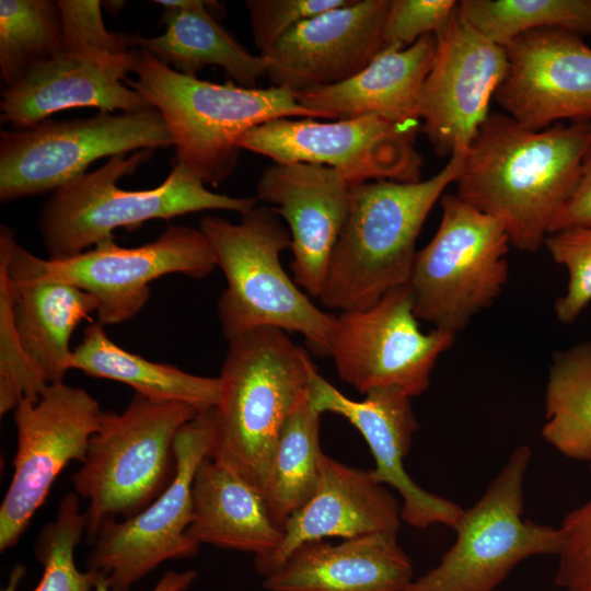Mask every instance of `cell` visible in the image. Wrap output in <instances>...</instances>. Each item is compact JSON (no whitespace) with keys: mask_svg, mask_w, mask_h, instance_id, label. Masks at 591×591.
Wrapping results in <instances>:
<instances>
[{"mask_svg":"<svg viewBox=\"0 0 591 591\" xmlns=\"http://www.w3.org/2000/svg\"><path fill=\"white\" fill-rule=\"evenodd\" d=\"M569 591H591V588L590 589L569 590Z\"/></svg>","mask_w":591,"mask_h":591,"instance_id":"obj_44","label":"cell"},{"mask_svg":"<svg viewBox=\"0 0 591 591\" xmlns=\"http://www.w3.org/2000/svg\"><path fill=\"white\" fill-rule=\"evenodd\" d=\"M11 281L14 322L26 355L49 385L63 383L73 351L71 335L97 311L96 298L66 282Z\"/></svg>","mask_w":591,"mask_h":591,"instance_id":"obj_27","label":"cell"},{"mask_svg":"<svg viewBox=\"0 0 591 591\" xmlns=\"http://www.w3.org/2000/svg\"><path fill=\"white\" fill-rule=\"evenodd\" d=\"M591 468V463H590ZM555 582L569 590L591 588V499L569 512L560 526Z\"/></svg>","mask_w":591,"mask_h":591,"instance_id":"obj_39","label":"cell"},{"mask_svg":"<svg viewBox=\"0 0 591 591\" xmlns=\"http://www.w3.org/2000/svg\"><path fill=\"white\" fill-rule=\"evenodd\" d=\"M457 10L473 28L502 47L540 28L591 35V0H463Z\"/></svg>","mask_w":591,"mask_h":591,"instance_id":"obj_31","label":"cell"},{"mask_svg":"<svg viewBox=\"0 0 591 591\" xmlns=\"http://www.w3.org/2000/svg\"><path fill=\"white\" fill-rule=\"evenodd\" d=\"M312 362L280 328L257 327L229 340L210 457L262 491L280 432L308 390Z\"/></svg>","mask_w":591,"mask_h":591,"instance_id":"obj_4","label":"cell"},{"mask_svg":"<svg viewBox=\"0 0 591 591\" xmlns=\"http://www.w3.org/2000/svg\"><path fill=\"white\" fill-rule=\"evenodd\" d=\"M193 511L187 534L199 545L253 553L254 559H262L283 538L262 491L210 456L194 478Z\"/></svg>","mask_w":591,"mask_h":591,"instance_id":"obj_25","label":"cell"},{"mask_svg":"<svg viewBox=\"0 0 591 591\" xmlns=\"http://www.w3.org/2000/svg\"><path fill=\"white\" fill-rule=\"evenodd\" d=\"M102 409L85 390L49 385L37 402L14 408L18 447L13 474L0 506V551L15 546L72 461L84 462Z\"/></svg>","mask_w":591,"mask_h":591,"instance_id":"obj_14","label":"cell"},{"mask_svg":"<svg viewBox=\"0 0 591 591\" xmlns=\"http://www.w3.org/2000/svg\"><path fill=\"white\" fill-rule=\"evenodd\" d=\"M413 565L397 535L376 533L315 541L294 549L264 577L268 591H406Z\"/></svg>","mask_w":591,"mask_h":591,"instance_id":"obj_23","label":"cell"},{"mask_svg":"<svg viewBox=\"0 0 591 591\" xmlns=\"http://www.w3.org/2000/svg\"><path fill=\"white\" fill-rule=\"evenodd\" d=\"M505 49L507 73L494 100L506 115L531 130L591 121V47L582 36L533 30Z\"/></svg>","mask_w":591,"mask_h":591,"instance_id":"obj_17","label":"cell"},{"mask_svg":"<svg viewBox=\"0 0 591 591\" xmlns=\"http://www.w3.org/2000/svg\"><path fill=\"white\" fill-rule=\"evenodd\" d=\"M454 340L445 331H420L407 283L368 309L340 312L329 356L339 378L364 395L396 389L414 397L429 387L438 358Z\"/></svg>","mask_w":591,"mask_h":591,"instance_id":"obj_15","label":"cell"},{"mask_svg":"<svg viewBox=\"0 0 591 591\" xmlns=\"http://www.w3.org/2000/svg\"><path fill=\"white\" fill-rule=\"evenodd\" d=\"M197 414L186 403L137 393L121 413L102 412L86 457L71 476L76 494L88 501L90 541L105 522L134 517L165 490L176 471L175 436Z\"/></svg>","mask_w":591,"mask_h":591,"instance_id":"obj_7","label":"cell"},{"mask_svg":"<svg viewBox=\"0 0 591 591\" xmlns=\"http://www.w3.org/2000/svg\"><path fill=\"white\" fill-rule=\"evenodd\" d=\"M434 57L424 83L418 118L436 155L466 153L489 114L506 77L505 47L487 39L454 12L437 36Z\"/></svg>","mask_w":591,"mask_h":591,"instance_id":"obj_16","label":"cell"},{"mask_svg":"<svg viewBox=\"0 0 591 591\" xmlns=\"http://www.w3.org/2000/svg\"><path fill=\"white\" fill-rule=\"evenodd\" d=\"M591 121L531 130L505 113L478 129L455 181V195L497 219L512 246L537 251L573 194Z\"/></svg>","mask_w":591,"mask_h":591,"instance_id":"obj_1","label":"cell"},{"mask_svg":"<svg viewBox=\"0 0 591 591\" xmlns=\"http://www.w3.org/2000/svg\"><path fill=\"white\" fill-rule=\"evenodd\" d=\"M531 456L526 444L512 451L477 502L463 509L452 528L455 541L439 564L406 591H494L522 560L558 554L559 528L523 518Z\"/></svg>","mask_w":591,"mask_h":591,"instance_id":"obj_10","label":"cell"},{"mask_svg":"<svg viewBox=\"0 0 591 591\" xmlns=\"http://www.w3.org/2000/svg\"><path fill=\"white\" fill-rule=\"evenodd\" d=\"M61 13L65 50L120 55L135 49L132 35L109 32L99 0H57Z\"/></svg>","mask_w":591,"mask_h":591,"instance_id":"obj_36","label":"cell"},{"mask_svg":"<svg viewBox=\"0 0 591 591\" xmlns=\"http://www.w3.org/2000/svg\"><path fill=\"white\" fill-rule=\"evenodd\" d=\"M351 184L335 169L304 162L274 163L256 185L258 201L288 224L293 280L317 298L350 206Z\"/></svg>","mask_w":591,"mask_h":591,"instance_id":"obj_20","label":"cell"},{"mask_svg":"<svg viewBox=\"0 0 591 591\" xmlns=\"http://www.w3.org/2000/svg\"><path fill=\"white\" fill-rule=\"evenodd\" d=\"M212 409L199 412L177 431L176 471L165 490L134 517L107 521L99 530L86 568L103 577L109 591H129L161 564L198 553L200 545L187 530L194 518V478L211 453Z\"/></svg>","mask_w":591,"mask_h":591,"instance_id":"obj_12","label":"cell"},{"mask_svg":"<svg viewBox=\"0 0 591 591\" xmlns=\"http://www.w3.org/2000/svg\"><path fill=\"white\" fill-rule=\"evenodd\" d=\"M199 229L227 279L218 314L228 341L276 327L300 333L316 355L329 356L337 316L312 303L282 268L280 254L291 247V235L270 206L256 205L237 223L207 216Z\"/></svg>","mask_w":591,"mask_h":591,"instance_id":"obj_5","label":"cell"},{"mask_svg":"<svg viewBox=\"0 0 591 591\" xmlns=\"http://www.w3.org/2000/svg\"><path fill=\"white\" fill-rule=\"evenodd\" d=\"M86 530V518L81 512L79 496L65 495L57 508L56 518L40 531L35 557L44 567L42 579L33 591H92L99 573L81 571L74 552Z\"/></svg>","mask_w":591,"mask_h":591,"instance_id":"obj_33","label":"cell"},{"mask_svg":"<svg viewBox=\"0 0 591 591\" xmlns=\"http://www.w3.org/2000/svg\"><path fill=\"white\" fill-rule=\"evenodd\" d=\"M543 245L568 273L566 292L555 302V314L560 323L570 324L591 303V227L553 232Z\"/></svg>","mask_w":591,"mask_h":591,"instance_id":"obj_35","label":"cell"},{"mask_svg":"<svg viewBox=\"0 0 591 591\" xmlns=\"http://www.w3.org/2000/svg\"><path fill=\"white\" fill-rule=\"evenodd\" d=\"M580 225L591 227V142L582 160L578 185L555 218L549 234Z\"/></svg>","mask_w":591,"mask_h":591,"instance_id":"obj_40","label":"cell"},{"mask_svg":"<svg viewBox=\"0 0 591 591\" xmlns=\"http://www.w3.org/2000/svg\"><path fill=\"white\" fill-rule=\"evenodd\" d=\"M196 577L197 573L194 570H166L151 591H186ZM93 591H109L103 577L99 576Z\"/></svg>","mask_w":591,"mask_h":591,"instance_id":"obj_41","label":"cell"},{"mask_svg":"<svg viewBox=\"0 0 591 591\" xmlns=\"http://www.w3.org/2000/svg\"><path fill=\"white\" fill-rule=\"evenodd\" d=\"M9 247L8 268L14 281H59L76 286L97 302V322L129 321L147 304L150 282L170 274L202 279L216 265L200 229L169 224L153 241L123 247L114 239L65 258H42L21 246L13 229L3 224Z\"/></svg>","mask_w":591,"mask_h":591,"instance_id":"obj_8","label":"cell"},{"mask_svg":"<svg viewBox=\"0 0 591 591\" xmlns=\"http://www.w3.org/2000/svg\"><path fill=\"white\" fill-rule=\"evenodd\" d=\"M350 0H246L253 40L260 55L275 45L301 22Z\"/></svg>","mask_w":591,"mask_h":591,"instance_id":"obj_37","label":"cell"},{"mask_svg":"<svg viewBox=\"0 0 591 591\" xmlns=\"http://www.w3.org/2000/svg\"><path fill=\"white\" fill-rule=\"evenodd\" d=\"M170 146L172 136L154 107L1 130L0 201L53 193L105 157Z\"/></svg>","mask_w":591,"mask_h":591,"instance_id":"obj_11","label":"cell"},{"mask_svg":"<svg viewBox=\"0 0 591 591\" xmlns=\"http://www.w3.org/2000/svg\"><path fill=\"white\" fill-rule=\"evenodd\" d=\"M391 0H350L305 20L267 54L273 86L302 92L340 83L361 71L381 51Z\"/></svg>","mask_w":591,"mask_h":591,"instance_id":"obj_19","label":"cell"},{"mask_svg":"<svg viewBox=\"0 0 591 591\" xmlns=\"http://www.w3.org/2000/svg\"><path fill=\"white\" fill-rule=\"evenodd\" d=\"M24 575L25 567L21 564L15 565L10 572L8 583L0 591H16Z\"/></svg>","mask_w":591,"mask_h":591,"instance_id":"obj_42","label":"cell"},{"mask_svg":"<svg viewBox=\"0 0 591 591\" xmlns=\"http://www.w3.org/2000/svg\"><path fill=\"white\" fill-rule=\"evenodd\" d=\"M542 436L565 456L591 463V341L554 354Z\"/></svg>","mask_w":591,"mask_h":591,"instance_id":"obj_30","label":"cell"},{"mask_svg":"<svg viewBox=\"0 0 591 591\" xmlns=\"http://www.w3.org/2000/svg\"><path fill=\"white\" fill-rule=\"evenodd\" d=\"M441 220L417 251L409 285L418 320L456 335L501 294L509 277L503 225L455 194L440 198Z\"/></svg>","mask_w":591,"mask_h":591,"instance_id":"obj_9","label":"cell"},{"mask_svg":"<svg viewBox=\"0 0 591 591\" xmlns=\"http://www.w3.org/2000/svg\"><path fill=\"white\" fill-rule=\"evenodd\" d=\"M138 49L113 55L62 50L37 63L1 92V123L13 129L36 125L51 114L78 107L123 113L151 108L125 83Z\"/></svg>","mask_w":591,"mask_h":591,"instance_id":"obj_21","label":"cell"},{"mask_svg":"<svg viewBox=\"0 0 591 591\" xmlns=\"http://www.w3.org/2000/svg\"><path fill=\"white\" fill-rule=\"evenodd\" d=\"M459 5L454 0H391L382 49L406 48L426 34H440Z\"/></svg>","mask_w":591,"mask_h":591,"instance_id":"obj_38","label":"cell"},{"mask_svg":"<svg viewBox=\"0 0 591 591\" xmlns=\"http://www.w3.org/2000/svg\"><path fill=\"white\" fill-rule=\"evenodd\" d=\"M320 422L321 414L312 407L306 390L280 432L262 489L269 512L280 526L316 488L324 453Z\"/></svg>","mask_w":591,"mask_h":591,"instance_id":"obj_29","label":"cell"},{"mask_svg":"<svg viewBox=\"0 0 591 591\" xmlns=\"http://www.w3.org/2000/svg\"><path fill=\"white\" fill-rule=\"evenodd\" d=\"M65 50L58 1H0V76L4 86Z\"/></svg>","mask_w":591,"mask_h":591,"instance_id":"obj_32","label":"cell"},{"mask_svg":"<svg viewBox=\"0 0 591 591\" xmlns=\"http://www.w3.org/2000/svg\"><path fill=\"white\" fill-rule=\"evenodd\" d=\"M466 153L428 179L351 185L350 206L317 297L340 312L364 310L409 283L416 241L434 204L459 177Z\"/></svg>","mask_w":591,"mask_h":591,"instance_id":"obj_2","label":"cell"},{"mask_svg":"<svg viewBox=\"0 0 591 591\" xmlns=\"http://www.w3.org/2000/svg\"><path fill=\"white\" fill-rule=\"evenodd\" d=\"M9 247L0 232V415L14 410L23 399L37 402L49 386L26 355L13 315V285Z\"/></svg>","mask_w":591,"mask_h":591,"instance_id":"obj_34","label":"cell"},{"mask_svg":"<svg viewBox=\"0 0 591 591\" xmlns=\"http://www.w3.org/2000/svg\"><path fill=\"white\" fill-rule=\"evenodd\" d=\"M437 48L434 34L413 45L382 49L356 76L334 85L293 92L303 107L326 119L379 115L401 125L420 126L418 104Z\"/></svg>","mask_w":591,"mask_h":591,"instance_id":"obj_24","label":"cell"},{"mask_svg":"<svg viewBox=\"0 0 591 591\" xmlns=\"http://www.w3.org/2000/svg\"><path fill=\"white\" fill-rule=\"evenodd\" d=\"M418 128L374 114L329 123L288 117L254 127L239 147L275 163L333 167L351 185L381 179L414 183L421 181L424 165L415 148Z\"/></svg>","mask_w":591,"mask_h":591,"instance_id":"obj_13","label":"cell"},{"mask_svg":"<svg viewBox=\"0 0 591 591\" xmlns=\"http://www.w3.org/2000/svg\"><path fill=\"white\" fill-rule=\"evenodd\" d=\"M138 49V48H137ZM125 83L140 93L165 120L173 139L176 163L205 184L218 186L234 171L240 139L265 123L288 117L326 119L298 103L283 86L244 88L183 74L138 49Z\"/></svg>","mask_w":591,"mask_h":591,"instance_id":"obj_3","label":"cell"},{"mask_svg":"<svg viewBox=\"0 0 591 591\" xmlns=\"http://www.w3.org/2000/svg\"><path fill=\"white\" fill-rule=\"evenodd\" d=\"M125 5V2L124 1H105L104 3L102 2V7H105L106 10H111L113 11L112 9L115 8V12H119V10Z\"/></svg>","mask_w":591,"mask_h":591,"instance_id":"obj_43","label":"cell"},{"mask_svg":"<svg viewBox=\"0 0 591 591\" xmlns=\"http://www.w3.org/2000/svg\"><path fill=\"white\" fill-rule=\"evenodd\" d=\"M401 505L371 470H360L322 454L320 477L310 499L285 522L283 538L269 556L255 559L263 577L279 567L299 546L327 537L397 535Z\"/></svg>","mask_w":591,"mask_h":591,"instance_id":"obj_22","label":"cell"},{"mask_svg":"<svg viewBox=\"0 0 591 591\" xmlns=\"http://www.w3.org/2000/svg\"><path fill=\"white\" fill-rule=\"evenodd\" d=\"M71 369L124 383L150 399L186 403L198 413L213 408L219 399V378L195 375L127 351L106 335L99 322L85 327L81 343L72 351Z\"/></svg>","mask_w":591,"mask_h":591,"instance_id":"obj_28","label":"cell"},{"mask_svg":"<svg viewBox=\"0 0 591 591\" xmlns=\"http://www.w3.org/2000/svg\"><path fill=\"white\" fill-rule=\"evenodd\" d=\"M153 151L112 157L101 167L51 193L38 217L49 258L73 256L112 240L117 228L135 230L148 220H171L202 210L244 215L257 205L256 197H232L207 189L197 175L179 163L157 187L128 190L117 186L119 178L134 174Z\"/></svg>","mask_w":591,"mask_h":591,"instance_id":"obj_6","label":"cell"},{"mask_svg":"<svg viewBox=\"0 0 591 591\" xmlns=\"http://www.w3.org/2000/svg\"><path fill=\"white\" fill-rule=\"evenodd\" d=\"M164 8L161 22L165 31L154 37L132 35L134 48L151 54L172 69L189 76L205 66H218L244 88H257L266 76L262 55L250 54L210 13L216 1L154 0Z\"/></svg>","mask_w":591,"mask_h":591,"instance_id":"obj_26","label":"cell"},{"mask_svg":"<svg viewBox=\"0 0 591 591\" xmlns=\"http://www.w3.org/2000/svg\"><path fill=\"white\" fill-rule=\"evenodd\" d=\"M308 395L321 415H340L362 434L374 459L373 477L395 489L403 499L404 522L418 529L434 524L453 528L463 509L418 486L404 468V459L418 430L412 397L396 389H378L367 393L364 399L354 401L322 376L313 362L309 368Z\"/></svg>","mask_w":591,"mask_h":591,"instance_id":"obj_18","label":"cell"}]
</instances>
